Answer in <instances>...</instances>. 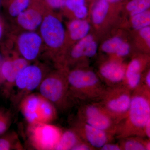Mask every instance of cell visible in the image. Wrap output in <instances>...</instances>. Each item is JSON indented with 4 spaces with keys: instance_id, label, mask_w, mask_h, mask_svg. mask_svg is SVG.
Segmentation results:
<instances>
[{
    "instance_id": "obj_12",
    "label": "cell",
    "mask_w": 150,
    "mask_h": 150,
    "mask_svg": "<svg viewBox=\"0 0 150 150\" xmlns=\"http://www.w3.org/2000/svg\"><path fill=\"white\" fill-rule=\"evenodd\" d=\"M49 8L43 0H32L29 6L14 19L18 28L23 31H36Z\"/></svg>"
},
{
    "instance_id": "obj_31",
    "label": "cell",
    "mask_w": 150,
    "mask_h": 150,
    "mask_svg": "<svg viewBox=\"0 0 150 150\" xmlns=\"http://www.w3.org/2000/svg\"><path fill=\"white\" fill-rule=\"evenodd\" d=\"M140 35L146 41L149 47L150 46V27L149 26L143 28L140 30Z\"/></svg>"
},
{
    "instance_id": "obj_29",
    "label": "cell",
    "mask_w": 150,
    "mask_h": 150,
    "mask_svg": "<svg viewBox=\"0 0 150 150\" xmlns=\"http://www.w3.org/2000/svg\"><path fill=\"white\" fill-rule=\"evenodd\" d=\"M51 10L59 9L64 7L66 0H43Z\"/></svg>"
},
{
    "instance_id": "obj_2",
    "label": "cell",
    "mask_w": 150,
    "mask_h": 150,
    "mask_svg": "<svg viewBox=\"0 0 150 150\" xmlns=\"http://www.w3.org/2000/svg\"><path fill=\"white\" fill-rule=\"evenodd\" d=\"M67 76L70 96L74 102H98L106 91L107 87L91 70L67 69Z\"/></svg>"
},
{
    "instance_id": "obj_24",
    "label": "cell",
    "mask_w": 150,
    "mask_h": 150,
    "mask_svg": "<svg viewBox=\"0 0 150 150\" xmlns=\"http://www.w3.org/2000/svg\"><path fill=\"white\" fill-rule=\"evenodd\" d=\"M150 6V0H132L128 3L126 8L133 16L148 10Z\"/></svg>"
},
{
    "instance_id": "obj_6",
    "label": "cell",
    "mask_w": 150,
    "mask_h": 150,
    "mask_svg": "<svg viewBox=\"0 0 150 150\" xmlns=\"http://www.w3.org/2000/svg\"><path fill=\"white\" fill-rule=\"evenodd\" d=\"M18 107L28 123H51L57 118L56 108L40 93L29 94L22 99Z\"/></svg>"
},
{
    "instance_id": "obj_13",
    "label": "cell",
    "mask_w": 150,
    "mask_h": 150,
    "mask_svg": "<svg viewBox=\"0 0 150 150\" xmlns=\"http://www.w3.org/2000/svg\"><path fill=\"white\" fill-rule=\"evenodd\" d=\"M81 139L94 149H100L106 143L111 142L115 136L76 119L71 127Z\"/></svg>"
},
{
    "instance_id": "obj_35",
    "label": "cell",
    "mask_w": 150,
    "mask_h": 150,
    "mask_svg": "<svg viewBox=\"0 0 150 150\" xmlns=\"http://www.w3.org/2000/svg\"><path fill=\"white\" fill-rule=\"evenodd\" d=\"M146 87L150 89V71L149 70L145 76L144 83H142Z\"/></svg>"
},
{
    "instance_id": "obj_17",
    "label": "cell",
    "mask_w": 150,
    "mask_h": 150,
    "mask_svg": "<svg viewBox=\"0 0 150 150\" xmlns=\"http://www.w3.org/2000/svg\"><path fill=\"white\" fill-rule=\"evenodd\" d=\"M32 0H1V6L8 16L15 19L29 6Z\"/></svg>"
},
{
    "instance_id": "obj_21",
    "label": "cell",
    "mask_w": 150,
    "mask_h": 150,
    "mask_svg": "<svg viewBox=\"0 0 150 150\" xmlns=\"http://www.w3.org/2000/svg\"><path fill=\"white\" fill-rule=\"evenodd\" d=\"M18 136L14 132H6L0 136V150L23 149Z\"/></svg>"
},
{
    "instance_id": "obj_26",
    "label": "cell",
    "mask_w": 150,
    "mask_h": 150,
    "mask_svg": "<svg viewBox=\"0 0 150 150\" xmlns=\"http://www.w3.org/2000/svg\"><path fill=\"white\" fill-rule=\"evenodd\" d=\"M124 41L119 37H115L106 40L103 44L102 49L105 53L116 54Z\"/></svg>"
},
{
    "instance_id": "obj_28",
    "label": "cell",
    "mask_w": 150,
    "mask_h": 150,
    "mask_svg": "<svg viewBox=\"0 0 150 150\" xmlns=\"http://www.w3.org/2000/svg\"><path fill=\"white\" fill-rule=\"evenodd\" d=\"M65 7L75 14L81 10L86 7L85 0H66Z\"/></svg>"
},
{
    "instance_id": "obj_32",
    "label": "cell",
    "mask_w": 150,
    "mask_h": 150,
    "mask_svg": "<svg viewBox=\"0 0 150 150\" xmlns=\"http://www.w3.org/2000/svg\"><path fill=\"white\" fill-rule=\"evenodd\" d=\"M100 150H121L118 143L115 144L112 142L106 143L100 148Z\"/></svg>"
},
{
    "instance_id": "obj_19",
    "label": "cell",
    "mask_w": 150,
    "mask_h": 150,
    "mask_svg": "<svg viewBox=\"0 0 150 150\" xmlns=\"http://www.w3.org/2000/svg\"><path fill=\"white\" fill-rule=\"evenodd\" d=\"M83 142L72 128L62 132L55 150H72L76 145Z\"/></svg>"
},
{
    "instance_id": "obj_5",
    "label": "cell",
    "mask_w": 150,
    "mask_h": 150,
    "mask_svg": "<svg viewBox=\"0 0 150 150\" xmlns=\"http://www.w3.org/2000/svg\"><path fill=\"white\" fill-rule=\"evenodd\" d=\"M28 64L18 76L14 88L10 97L15 105L18 106L23 98L38 88L40 83L48 72V67L40 62Z\"/></svg>"
},
{
    "instance_id": "obj_33",
    "label": "cell",
    "mask_w": 150,
    "mask_h": 150,
    "mask_svg": "<svg viewBox=\"0 0 150 150\" xmlns=\"http://www.w3.org/2000/svg\"><path fill=\"white\" fill-rule=\"evenodd\" d=\"M94 150L93 148L85 142H82L79 143L73 148L72 150Z\"/></svg>"
},
{
    "instance_id": "obj_4",
    "label": "cell",
    "mask_w": 150,
    "mask_h": 150,
    "mask_svg": "<svg viewBox=\"0 0 150 150\" xmlns=\"http://www.w3.org/2000/svg\"><path fill=\"white\" fill-rule=\"evenodd\" d=\"M39 30L44 47L43 54L55 63L56 52L65 43L66 32L62 21L51 9L45 13Z\"/></svg>"
},
{
    "instance_id": "obj_18",
    "label": "cell",
    "mask_w": 150,
    "mask_h": 150,
    "mask_svg": "<svg viewBox=\"0 0 150 150\" xmlns=\"http://www.w3.org/2000/svg\"><path fill=\"white\" fill-rule=\"evenodd\" d=\"M118 144L121 150H150V139L130 137L120 139Z\"/></svg>"
},
{
    "instance_id": "obj_10",
    "label": "cell",
    "mask_w": 150,
    "mask_h": 150,
    "mask_svg": "<svg viewBox=\"0 0 150 150\" xmlns=\"http://www.w3.org/2000/svg\"><path fill=\"white\" fill-rule=\"evenodd\" d=\"M8 54L4 56L2 64V72L4 83L1 91L6 98H10L14 88L16 80L21 70L30 63L17 53Z\"/></svg>"
},
{
    "instance_id": "obj_11",
    "label": "cell",
    "mask_w": 150,
    "mask_h": 150,
    "mask_svg": "<svg viewBox=\"0 0 150 150\" xmlns=\"http://www.w3.org/2000/svg\"><path fill=\"white\" fill-rule=\"evenodd\" d=\"M17 54L31 63L37 61L43 54V43L39 32L23 31L16 38Z\"/></svg>"
},
{
    "instance_id": "obj_1",
    "label": "cell",
    "mask_w": 150,
    "mask_h": 150,
    "mask_svg": "<svg viewBox=\"0 0 150 150\" xmlns=\"http://www.w3.org/2000/svg\"><path fill=\"white\" fill-rule=\"evenodd\" d=\"M149 119L150 89L141 83L132 91L128 114L118 124L115 137L119 139L130 137L146 138L145 126Z\"/></svg>"
},
{
    "instance_id": "obj_14",
    "label": "cell",
    "mask_w": 150,
    "mask_h": 150,
    "mask_svg": "<svg viewBox=\"0 0 150 150\" xmlns=\"http://www.w3.org/2000/svg\"><path fill=\"white\" fill-rule=\"evenodd\" d=\"M126 68L123 64L116 61H111L103 64L99 69L100 74L107 87L123 84Z\"/></svg>"
},
{
    "instance_id": "obj_15",
    "label": "cell",
    "mask_w": 150,
    "mask_h": 150,
    "mask_svg": "<svg viewBox=\"0 0 150 150\" xmlns=\"http://www.w3.org/2000/svg\"><path fill=\"white\" fill-rule=\"evenodd\" d=\"M98 45L91 35H87L79 40L70 53V61L75 62L84 57H93L96 54Z\"/></svg>"
},
{
    "instance_id": "obj_9",
    "label": "cell",
    "mask_w": 150,
    "mask_h": 150,
    "mask_svg": "<svg viewBox=\"0 0 150 150\" xmlns=\"http://www.w3.org/2000/svg\"><path fill=\"white\" fill-rule=\"evenodd\" d=\"M63 131L51 123H28V139L33 149L37 150H54Z\"/></svg>"
},
{
    "instance_id": "obj_20",
    "label": "cell",
    "mask_w": 150,
    "mask_h": 150,
    "mask_svg": "<svg viewBox=\"0 0 150 150\" xmlns=\"http://www.w3.org/2000/svg\"><path fill=\"white\" fill-rule=\"evenodd\" d=\"M90 29L89 23L82 19H77L71 22L68 26L69 34L72 40H79L88 35Z\"/></svg>"
},
{
    "instance_id": "obj_22",
    "label": "cell",
    "mask_w": 150,
    "mask_h": 150,
    "mask_svg": "<svg viewBox=\"0 0 150 150\" xmlns=\"http://www.w3.org/2000/svg\"><path fill=\"white\" fill-rule=\"evenodd\" d=\"M109 3L106 0H99L94 8L92 14L94 24H101L107 15L109 9Z\"/></svg>"
},
{
    "instance_id": "obj_37",
    "label": "cell",
    "mask_w": 150,
    "mask_h": 150,
    "mask_svg": "<svg viewBox=\"0 0 150 150\" xmlns=\"http://www.w3.org/2000/svg\"><path fill=\"white\" fill-rule=\"evenodd\" d=\"M108 3H115L119 1L120 0H106Z\"/></svg>"
},
{
    "instance_id": "obj_34",
    "label": "cell",
    "mask_w": 150,
    "mask_h": 150,
    "mask_svg": "<svg viewBox=\"0 0 150 150\" xmlns=\"http://www.w3.org/2000/svg\"><path fill=\"white\" fill-rule=\"evenodd\" d=\"M4 56L1 53H0V91H1L3 85L4 83V77L2 72V64L3 60H4Z\"/></svg>"
},
{
    "instance_id": "obj_27",
    "label": "cell",
    "mask_w": 150,
    "mask_h": 150,
    "mask_svg": "<svg viewBox=\"0 0 150 150\" xmlns=\"http://www.w3.org/2000/svg\"><path fill=\"white\" fill-rule=\"evenodd\" d=\"M11 113L9 110L0 108V136L7 131L12 123Z\"/></svg>"
},
{
    "instance_id": "obj_30",
    "label": "cell",
    "mask_w": 150,
    "mask_h": 150,
    "mask_svg": "<svg viewBox=\"0 0 150 150\" xmlns=\"http://www.w3.org/2000/svg\"><path fill=\"white\" fill-rule=\"evenodd\" d=\"M130 50L129 44L123 42L115 54L118 57H124L129 54Z\"/></svg>"
},
{
    "instance_id": "obj_7",
    "label": "cell",
    "mask_w": 150,
    "mask_h": 150,
    "mask_svg": "<svg viewBox=\"0 0 150 150\" xmlns=\"http://www.w3.org/2000/svg\"><path fill=\"white\" fill-rule=\"evenodd\" d=\"M132 91L123 84L107 87L104 95L98 102L119 123L126 118L128 114Z\"/></svg>"
},
{
    "instance_id": "obj_38",
    "label": "cell",
    "mask_w": 150,
    "mask_h": 150,
    "mask_svg": "<svg viewBox=\"0 0 150 150\" xmlns=\"http://www.w3.org/2000/svg\"><path fill=\"white\" fill-rule=\"evenodd\" d=\"M1 0H0V6H1Z\"/></svg>"
},
{
    "instance_id": "obj_16",
    "label": "cell",
    "mask_w": 150,
    "mask_h": 150,
    "mask_svg": "<svg viewBox=\"0 0 150 150\" xmlns=\"http://www.w3.org/2000/svg\"><path fill=\"white\" fill-rule=\"evenodd\" d=\"M143 63L139 59H133L126 67L123 84L133 91L142 82Z\"/></svg>"
},
{
    "instance_id": "obj_36",
    "label": "cell",
    "mask_w": 150,
    "mask_h": 150,
    "mask_svg": "<svg viewBox=\"0 0 150 150\" xmlns=\"http://www.w3.org/2000/svg\"><path fill=\"white\" fill-rule=\"evenodd\" d=\"M145 136L147 139H150V119H149L145 125L144 128Z\"/></svg>"
},
{
    "instance_id": "obj_23",
    "label": "cell",
    "mask_w": 150,
    "mask_h": 150,
    "mask_svg": "<svg viewBox=\"0 0 150 150\" xmlns=\"http://www.w3.org/2000/svg\"><path fill=\"white\" fill-rule=\"evenodd\" d=\"M8 28L4 19L0 16V52L3 55L9 51V41L11 35L9 33Z\"/></svg>"
},
{
    "instance_id": "obj_25",
    "label": "cell",
    "mask_w": 150,
    "mask_h": 150,
    "mask_svg": "<svg viewBox=\"0 0 150 150\" xmlns=\"http://www.w3.org/2000/svg\"><path fill=\"white\" fill-rule=\"evenodd\" d=\"M132 26L137 30L147 26L150 24V12L147 10L132 16L131 20Z\"/></svg>"
},
{
    "instance_id": "obj_8",
    "label": "cell",
    "mask_w": 150,
    "mask_h": 150,
    "mask_svg": "<svg viewBox=\"0 0 150 150\" xmlns=\"http://www.w3.org/2000/svg\"><path fill=\"white\" fill-rule=\"evenodd\" d=\"M76 119L114 136L119 124L99 102L82 104L78 110Z\"/></svg>"
},
{
    "instance_id": "obj_3",
    "label": "cell",
    "mask_w": 150,
    "mask_h": 150,
    "mask_svg": "<svg viewBox=\"0 0 150 150\" xmlns=\"http://www.w3.org/2000/svg\"><path fill=\"white\" fill-rule=\"evenodd\" d=\"M38 88L39 93L54 105L57 110H67L74 102L69 92L66 69L59 68L58 71L49 72Z\"/></svg>"
}]
</instances>
